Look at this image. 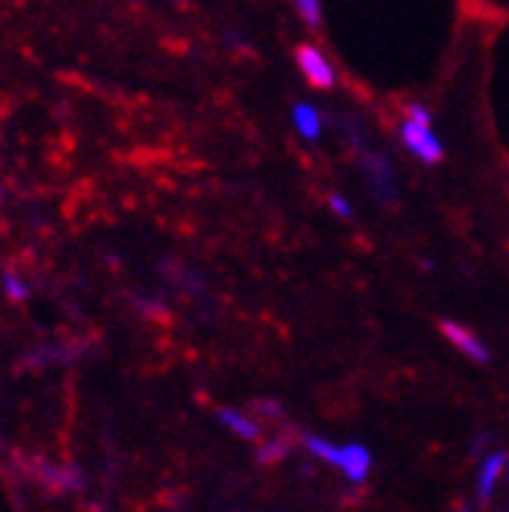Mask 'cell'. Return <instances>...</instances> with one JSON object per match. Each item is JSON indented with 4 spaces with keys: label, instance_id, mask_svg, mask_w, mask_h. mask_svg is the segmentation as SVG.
<instances>
[{
    "label": "cell",
    "instance_id": "obj_1",
    "mask_svg": "<svg viewBox=\"0 0 509 512\" xmlns=\"http://www.w3.org/2000/svg\"><path fill=\"white\" fill-rule=\"evenodd\" d=\"M303 447L328 466H338L350 484H363L372 472V450L366 444H335L322 434H303Z\"/></svg>",
    "mask_w": 509,
    "mask_h": 512
},
{
    "label": "cell",
    "instance_id": "obj_2",
    "mask_svg": "<svg viewBox=\"0 0 509 512\" xmlns=\"http://www.w3.org/2000/svg\"><path fill=\"white\" fill-rule=\"evenodd\" d=\"M400 141L403 147L413 153V157L425 166H435L444 160V144L438 141V135L431 132V125L413 122V119H403L400 122Z\"/></svg>",
    "mask_w": 509,
    "mask_h": 512
},
{
    "label": "cell",
    "instance_id": "obj_3",
    "mask_svg": "<svg viewBox=\"0 0 509 512\" xmlns=\"http://www.w3.org/2000/svg\"><path fill=\"white\" fill-rule=\"evenodd\" d=\"M297 66H300L303 75H307L310 85H316V88H332L335 85V69H332V63H328V57L322 54L319 47H313V44L297 47Z\"/></svg>",
    "mask_w": 509,
    "mask_h": 512
},
{
    "label": "cell",
    "instance_id": "obj_4",
    "mask_svg": "<svg viewBox=\"0 0 509 512\" xmlns=\"http://www.w3.org/2000/svg\"><path fill=\"white\" fill-rule=\"evenodd\" d=\"M366 172H369V182H372V191L381 203H397V175L391 169V163L385 157H378V153H366Z\"/></svg>",
    "mask_w": 509,
    "mask_h": 512
},
{
    "label": "cell",
    "instance_id": "obj_5",
    "mask_svg": "<svg viewBox=\"0 0 509 512\" xmlns=\"http://www.w3.org/2000/svg\"><path fill=\"white\" fill-rule=\"evenodd\" d=\"M441 331H444V338H447L456 350H463L472 363H491V350L485 347V341H481L478 335H472L469 328H463V325H456V322L444 319V322H441Z\"/></svg>",
    "mask_w": 509,
    "mask_h": 512
},
{
    "label": "cell",
    "instance_id": "obj_6",
    "mask_svg": "<svg viewBox=\"0 0 509 512\" xmlns=\"http://www.w3.org/2000/svg\"><path fill=\"white\" fill-rule=\"evenodd\" d=\"M503 469H506V453L503 450H494V453L481 456V469H478V497L481 500H491L494 484L500 481Z\"/></svg>",
    "mask_w": 509,
    "mask_h": 512
},
{
    "label": "cell",
    "instance_id": "obj_7",
    "mask_svg": "<svg viewBox=\"0 0 509 512\" xmlns=\"http://www.w3.org/2000/svg\"><path fill=\"white\" fill-rule=\"evenodd\" d=\"M291 122L297 128V135L300 138H307V141H316L322 135V113L313 107V104H294L291 107Z\"/></svg>",
    "mask_w": 509,
    "mask_h": 512
},
{
    "label": "cell",
    "instance_id": "obj_8",
    "mask_svg": "<svg viewBox=\"0 0 509 512\" xmlns=\"http://www.w3.org/2000/svg\"><path fill=\"white\" fill-rule=\"evenodd\" d=\"M216 416H219V422H222L228 431L238 434L241 441H260V425L253 422L250 416L238 413V409H232V406H222Z\"/></svg>",
    "mask_w": 509,
    "mask_h": 512
},
{
    "label": "cell",
    "instance_id": "obj_9",
    "mask_svg": "<svg viewBox=\"0 0 509 512\" xmlns=\"http://www.w3.org/2000/svg\"><path fill=\"white\" fill-rule=\"evenodd\" d=\"M294 7H297V16L307 22L310 29H319V25H322V4H319V0H297Z\"/></svg>",
    "mask_w": 509,
    "mask_h": 512
},
{
    "label": "cell",
    "instance_id": "obj_10",
    "mask_svg": "<svg viewBox=\"0 0 509 512\" xmlns=\"http://www.w3.org/2000/svg\"><path fill=\"white\" fill-rule=\"evenodd\" d=\"M288 450H291V444L282 441V438H278V441H266V444L257 447V459H260V463H275V459H285Z\"/></svg>",
    "mask_w": 509,
    "mask_h": 512
},
{
    "label": "cell",
    "instance_id": "obj_11",
    "mask_svg": "<svg viewBox=\"0 0 509 512\" xmlns=\"http://www.w3.org/2000/svg\"><path fill=\"white\" fill-rule=\"evenodd\" d=\"M328 207H332L341 219H353V203L344 194H332V197H328Z\"/></svg>",
    "mask_w": 509,
    "mask_h": 512
},
{
    "label": "cell",
    "instance_id": "obj_12",
    "mask_svg": "<svg viewBox=\"0 0 509 512\" xmlns=\"http://www.w3.org/2000/svg\"><path fill=\"white\" fill-rule=\"evenodd\" d=\"M4 281H7V294H10L13 300H22V297H29V288H25V281H19L16 275H7Z\"/></svg>",
    "mask_w": 509,
    "mask_h": 512
},
{
    "label": "cell",
    "instance_id": "obj_13",
    "mask_svg": "<svg viewBox=\"0 0 509 512\" xmlns=\"http://www.w3.org/2000/svg\"><path fill=\"white\" fill-rule=\"evenodd\" d=\"M406 119L422 122V125H431V113H428L422 104H410V107H406Z\"/></svg>",
    "mask_w": 509,
    "mask_h": 512
},
{
    "label": "cell",
    "instance_id": "obj_14",
    "mask_svg": "<svg viewBox=\"0 0 509 512\" xmlns=\"http://www.w3.org/2000/svg\"><path fill=\"white\" fill-rule=\"evenodd\" d=\"M257 409H263L266 416H278V413H282V406H278L275 400H260V403H257Z\"/></svg>",
    "mask_w": 509,
    "mask_h": 512
},
{
    "label": "cell",
    "instance_id": "obj_15",
    "mask_svg": "<svg viewBox=\"0 0 509 512\" xmlns=\"http://www.w3.org/2000/svg\"><path fill=\"white\" fill-rule=\"evenodd\" d=\"M456 512H469V509H466V506H460V509H456Z\"/></svg>",
    "mask_w": 509,
    "mask_h": 512
}]
</instances>
